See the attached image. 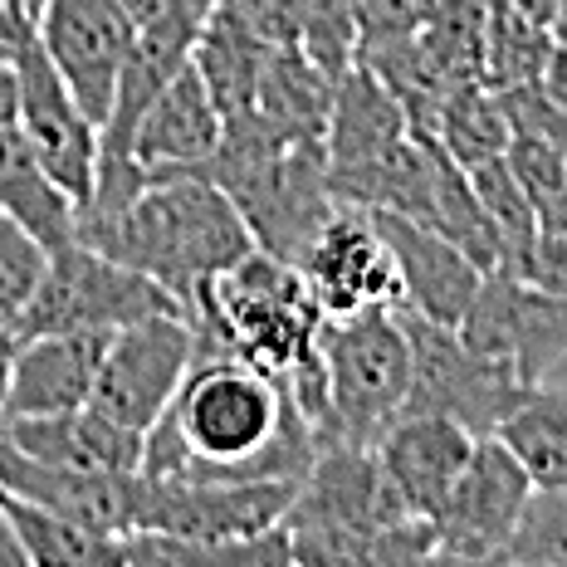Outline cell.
Masks as SVG:
<instances>
[{
  "label": "cell",
  "instance_id": "6da1fadb",
  "mask_svg": "<svg viewBox=\"0 0 567 567\" xmlns=\"http://www.w3.org/2000/svg\"><path fill=\"white\" fill-rule=\"evenodd\" d=\"M318 451L323 445L284 377L240 358H196L167 416L147 431L142 475L172 484H299Z\"/></svg>",
  "mask_w": 567,
  "mask_h": 567
},
{
  "label": "cell",
  "instance_id": "7a4b0ae2",
  "mask_svg": "<svg viewBox=\"0 0 567 567\" xmlns=\"http://www.w3.org/2000/svg\"><path fill=\"white\" fill-rule=\"evenodd\" d=\"M74 240L133 265L182 309L216 275L259 250L235 200L206 176H152L117 216L79 220Z\"/></svg>",
  "mask_w": 567,
  "mask_h": 567
},
{
  "label": "cell",
  "instance_id": "3957f363",
  "mask_svg": "<svg viewBox=\"0 0 567 567\" xmlns=\"http://www.w3.org/2000/svg\"><path fill=\"white\" fill-rule=\"evenodd\" d=\"M196 358H240L259 372L284 377L318 348V313L303 275L279 255L250 250L186 303Z\"/></svg>",
  "mask_w": 567,
  "mask_h": 567
},
{
  "label": "cell",
  "instance_id": "277c9868",
  "mask_svg": "<svg viewBox=\"0 0 567 567\" xmlns=\"http://www.w3.org/2000/svg\"><path fill=\"white\" fill-rule=\"evenodd\" d=\"M318 358L328 377V445L372 451L411 392V338L401 309H368L352 318H323Z\"/></svg>",
  "mask_w": 567,
  "mask_h": 567
},
{
  "label": "cell",
  "instance_id": "5b68a950",
  "mask_svg": "<svg viewBox=\"0 0 567 567\" xmlns=\"http://www.w3.org/2000/svg\"><path fill=\"white\" fill-rule=\"evenodd\" d=\"M157 313H186L162 284L137 275L123 259L93 250L84 240H69L50 250V269L25 309L16 333L40 338V333H123Z\"/></svg>",
  "mask_w": 567,
  "mask_h": 567
},
{
  "label": "cell",
  "instance_id": "8992f818",
  "mask_svg": "<svg viewBox=\"0 0 567 567\" xmlns=\"http://www.w3.org/2000/svg\"><path fill=\"white\" fill-rule=\"evenodd\" d=\"M0 44H6L20 89L16 127L25 133L50 182L74 206H84L93 196V176H99V123L74 103V93L64 89V79L54 74V64L34 40V20L20 16L10 0H0Z\"/></svg>",
  "mask_w": 567,
  "mask_h": 567
},
{
  "label": "cell",
  "instance_id": "52a82bcc",
  "mask_svg": "<svg viewBox=\"0 0 567 567\" xmlns=\"http://www.w3.org/2000/svg\"><path fill=\"white\" fill-rule=\"evenodd\" d=\"M411 338V392L406 411L421 416H451L470 435H494L499 421L518 406V396L528 392L504 362L475 352L460 328H441L431 318H416L401 309Z\"/></svg>",
  "mask_w": 567,
  "mask_h": 567
},
{
  "label": "cell",
  "instance_id": "ba28073f",
  "mask_svg": "<svg viewBox=\"0 0 567 567\" xmlns=\"http://www.w3.org/2000/svg\"><path fill=\"white\" fill-rule=\"evenodd\" d=\"M196 362V333L186 313H157L109 338L89 406L109 421L147 435L167 416Z\"/></svg>",
  "mask_w": 567,
  "mask_h": 567
},
{
  "label": "cell",
  "instance_id": "9c48e42d",
  "mask_svg": "<svg viewBox=\"0 0 567 567\" xmlns=\"http://www.w3.org/2000/svg\"><path fill=\"white\" fill-rule=\"evenodd\" d=\"M460 338L484 358L504 362L524 386L548 382L553 368L567 362V289H548L504 269L484 275Z\"/></svg>",
  "mask_w": 567,
  "mask_h": 567
},
{
  "label": "cell",
  "instance_id": "30bf717a",
  "mask_svg": "<svg viewBox=\"0 0 567 567\" xmlns=\"http://www.w3.org/2000/svg\"><path fill=\"white\" fill-rule=\"evenodd\" d=\"M34 40L74 103L103 127L127 54L137 44V25L123 0H44L34 16Z\"/></svg>",
  "mask_w": 567,
  "mask_h": 567
},
{
  "label": "cell",
  "instance_id": "8fae6325",
  "mask_svg": "<svg viewBox=\"0 0 567 567\" xmlns=\"http://www.w3.org/2000/svg\"><path fill=\"white\" fill-rule=\"evenodd\" d=\"M528 499H534L528 470L509 455V445H504L499 435H480L465 470H460L455 484L445 489L441 509L425 518V524L435 528V538H441L445 548L470 553V558L504 563Z\"/></svg>",
  "mask_w": 567,
  "mask_h": 567
},
{
  "label": "cell",
  "instance_id": "7c38bea8",
  "mask_svg": "<svg viewBox=\"0 0 567 567\" xmlns=\"http://www.w3.org/2000/svg\"><path fill=\"white\" fill-rule=\"evenodd\" d=\"M293 269L309 284L323 318H352V313L396 309L401 303L392 250H386L382 230H377V220L368 210L333 206V216L303 245Z\"/></svg>",
  "mask_w": 567,
  "mask_h": 567
},
{
  "label": "cell",
  "instance_id": "4fadbf2b",
  "mask_svg": "<svg viewBox=\"0 0 567 567\" xmlns=\"http://www.w3.org/2000/svg\"><path fill=\"white\" fill-rule=\"evenodd\" d=\"M299 484L293 480H250V484H172L142 475L137 534L176 538H259L284 528Z\"/></svg>",
  "mask_w": 567,
  "mask_h": 567
},
{
  "label": "cell",
  "instance_id": "5bb4252c",
  "mask_svg": "<svg viewBox=\"0 0 567 567\" xmlns=\"http://www.w3.org/2000/svg\"><path fill=\"white\" fill-rule=\"evenodd\" d=\"M406 504L396 499L377 451L328 445L318 451L309 475L299 480L284 528H348V534H386L406 524Z\"/></svg>",
  "mask_w": 567,
  "mask_h": 567
},
{
  "label": "cell",
  "instance_id": "9a60e30c",
  "mask_svg": "<svg viewBox=\"0 0 567 567\" xmlns=\"http://www.w3.org/2000/svg\"><path fill=\"white\" fill-rule=\"evenodd\" d=\"M220 137H226V113L216 109L206 79L186 59L142 113L133 133V167L142 172V182H152V176H196L216 157Z\"/></svg>",
  "mask_w": 567,
  "mask_h": 567
},
{
  "label": "cell",
  "instance_id": "2e32d148",
  "mask_svg": "<svg viewBox=\"0 0 567 567\" xmlns=\"http://www.w3.org/2000/svg\"><path fill=\"white\" fill-rule=\"evenodd\" d=\"M0 489L30 499L40 509H54L99 534H137L142 509V470L137 475H93V470H59L44 460L20 455L16 445L0 435Z\"/></svg>",
  "mask_w": 567,
  "mask_h": 567
},
{
  "label": "cell",
  "instance_id": "e0dca14e",
  "mask_svg": "<svg viewBox=\"0 0 567 567\" xmlns=\"http://www.w3.org/2000/svg\"><path fill=\"white\" fill-rule=\"evenodd\" d=\"M372 220L396 265V284H401L396 309L431 318L441 328L465 323L470 303H475V293L484 284L475 259H465L445 235H435L431 226H416V220H401V216H372Z\"/></svg>",
  "mask_w": 567,
  "mask_h": 567
},
{
  "label": "cell",
  "instance_id": "ac0fdd59",
  "mask_svg": "<svg viewBox=\"0 0 567 567\" xmlns=\"http://www.w3.org/2000/svg\"><path fill=\"white\" fill-rule=\"evenodd\" d=\"M475 441L480 435H470L465 425L451 421V416L401 411L372 451H377V460H382L396 499L406 504V514L411 518H431L435 509H441L445 489L455 484V475L465 470Z\"/></svg>",
  "mask_w": 567,
  "mask_h": 567
},
{
  "label": "cell",
  "instance_id": "d6986e66",
  "mask_svg": "<svg viewBox=\"0 0 567 567\" xmlns=\"http://www.w3.org/2000/svg\"><path fill=\"white\" fill-rule=\"evenodd\" d=\"M109 338L113 333H40V338H20L16 368H10L6 421L59 416V411L89 406Z\"/></svg>",
  "mask_w": 567,
  "mask_h": 567
},
{
  "label": "cell",
  "instance_id": "ffe728a7",
  "mask_svg": "<svg viewBox=\"0 0 567 567\" xmlns=\"http://www.w3.org/2000/svg\"><path fill=\"white\" fill-rule=\"evenodd\" d=\"M0 435L30 460H44L59 470H93V475H137L142 451H147V435L109 421L93 406L0 421Z\"/></svg>",
  "mask_w": 567,
  "mask_h": 567
},
{
  "label": "cell",
  "instance_id": "44dd1931",
  "mask_svg": "<svg viewBox=\"0 0 567 567\" xmlns=\"http://www.w3.org/2000/svg\"><path fill=\"white\" fill-rule=\"evenodd\" d=\"M406 133H411L406 109L372 69L352 64L333 84V109H328V127H323L328 172L368 167V162L386 157Z\"/></svg>",
  "mask_w": 567,
  "mask_h": 567
},
{
  "label": "cell",
  "instance_id": "7402d4cb",
  "mask_svg": "<svg viewBox=\"0 0 567 567\" xmlns=\"http://www.w3.org/2000/svg\"><path fill=\"white\" fill-rule=\"evenodd\" d=\"M0 216L20 220L44 250L69 245L79 226V206L50 182L16 123L0 127Z\"/></svg>",
  "mask_w": 567,
  "mask_h": 567
},
{
  "label": "cell",
  "instance_id": "603a6c76",
  "mask_svg": "<svg viewBox=\"0 0 567 567\" xmlns=\"http://www.w3.org/2000/svg\"><path fill=\"white\" fill-rule=\"evenodd\" d=\"M192 64L196 74L206 79L210 99L216 109L230 117H245L255 113V99H259V79H265V64H269V44L255 40L240 20H230L226 10L210 6L206 25L196 34V50H192Z\"/></svg>",
  "mask_w": 567,
  "mask_h": 567
},
{
  "label": "cell",
  "instance_id": "cb8c5ba5",
  "mask_svg": "<svg viewBox=\"0 0 567 567\" xmlns=\"http://www.w3.org/2000/svg\"><path fill=\"white\" fill-rule=\"evenodd\" d=\"M494 435L528 470L534 489H567V377L528 386Z\"/></svg>",
  "mask_w": 567,
  "mask_h": 567
},
{
  "label": "cell",
  "instance_id": "d4e9b609",
  "mask_svg": "<svg viewBox=\"0 0 567 567\" xmlns=\"http://www.w3.org/2000/svg\"><path fill=\"white\" fill-rule=\"evenodd\" d=\"M0 509L16 528L30 567H127V538L84 528L74 518L40 509L30 499H16L6 489H0Z\"/></svg>",
  "mask_w": 567,
  "mask_h": 567
},
{
  "label": "cell",
  "instance_id": "484cf974",
  "mask_svg": "<svg viewBox=\"0 0 567 567\" xmlns=\"http://www.w3.org/2000/svg\"><path fill=\"white\" fill-rule=\"evenodd\" d=\"M425 226L435 235H445L465 259H475L480 275H499L504 269L499 230L484 216L475 182H470V172L435 137H431V210H425Z\"/></svg>",
  "mask_w": 567,
  "mask_h": 567
},
{
  "label": "cell",
  "instance_id": "4316f807",
  "mask_svg": "<svg viewBox=\"0 0 567 567\" xmlns=\"http://www.w3.org/2000/svg\"><path fill=\"white\" fill-rule=\"evenodd\" d=\"M333 84L338 79H328L303 50H269L255 113L289 137L323 142L328 109H333Z\"/></svg>",
  "mask_w": 567,
  "mask_h": 567
},
{
  "label": "cell",
  "instance_id": "83f0119b",
  "mask_svg": "<svg viewBox=\"0 0 567 567\" xmlns=\"http://www.w3.org/2000/svg\"><path fill=\"white\" fill-rule=\"evenodd\" d=\"M127 567H289V528L259 538L127 534Z\"/></svg>",
  "mask_w": 567,
  "mask_h": 567
},
{
  "label": "cell",
  "instance_id": "f1b7e54d",
  "mask_svg": "<svg viewBox=\"0 0 567 567\" xmlns=\"http://www.w3.org/2000/svg\"><path fill=\"white\" fill-rule=\"evenodd\" d=\"M431 137L451 152L460 167H480V162L504 157L514 127H509V113H504L499 93L475 79V84H460V89L445 93Z\"/></svg>",
  "mask_w": 567,
  "mask_h": 567
},
{
  "label": "cell",
  "instance_id": "f546056e",
  "mask_svg": "<svg viewBox=\"0 0 567 567\" xmlns=\"http://www.w3.org/2000/svg\"><path fill=\"white\" fill-rule=\"evenodd\" d=\"M553 54V30L514 10L509 0H489V25H484V84L494 93L543 84V69Z\"/></svg>",
  "mask_w": 567,
  "mask_h": 567
},
{
  "label": "cell",
  "instance_id": "4dcf8cb0",
  "mask_svg": "<svg viewBox=\"0 0 567 567\" xmlns=\"http://www.w3.org/2000/svg\"><path fill=\"white\" fill-rule=\"evenodd\" d=\"M470 182H475V196L489 216V226L499 230V250H504V275H528L538 255V240H543V226H538V206L528 200V192L518 186V176L509 172V162L494 157V162H480V167H465Z\"/></svg>",
  "mask_w": 567,
  "mask_h": 567
},
{
  "label": "cell",
  "instance_id": "1f68e13d",
  "mask_svg": "<svg viewBox=\"0 0 567 567\" xmlns=\"http://www.w3.org/2000/svg\"><path fill=\"white\" fill-rule=\"evenodd\" d=\"M484 25H489V0H435L421 30V54L445 79V89L475 79L484 84Z\"/></svg>",
  "mask_w": 567,
  "mask_h": 567
},
{
  "label": "cell",
  "instance_id": "d6a6232c",
  "mask_svg": "<svg viewBox=\"0 0 567 567\" xmlns=\"http://www.w3.org/2000/svg\"><path fill=\"white\" fill-rule=\"evenodd\" d=\"M44 269H50V250L20 220L0 216V328H20L44 284Z\"/></svg>",
  "mask_w": 567,
  "mask_h": 567
},
{
  "label": "cell",
  "instance_id": "836d02e7",
  "mask_svg": "<svg viewBox=\"0 0 567 567\" xmlns=\"http://www.w3.org/2000/svg\"><path fill=\"white\" fill-rule=\"evenodd\" d=\"M299 50L309 54L328 79L348 74V69L358 64V16H352V0H303Z\"/></svg>",
  "mask_w": 567,
  "mask_h": 567
},
{
  "label": "cell",
  "instance_id": "e575fe53",
  "mask_svg": "<svg viewBox=\"0 0 567 567\" xmlns=\"http://www.w3.org/2000/svg\"><path fill=\"white\" fill-rule=\"evenodd\" d=\"M504 563H567V489H534Z\"/></svg>",
  "mask_w": 567,
  "mask_h": 567
},
{
  "label": "cell",
  "instance_id": "d590c367",
  "mask_svg": "<svg viewBox=\"0 0 567 567\" xmlns=\"http://www.w3.org/2000/svg\"><path fill=\"white\" fill-rule=\"evenodd\" d=\"M435 0H352V16H358V54L386 50V44L416 40L431 20Z\"/></svg>",
  "mask_w": 567,
  "mask_h": 567
},
{
  "label": "cell",
  "instance_id": "8d00e7d4",
  "mask_svg": "<svg viewBox=\"0 0 567 567\" xmlns=\"http://www.w3.org/2000/svg\"><path fill=\"white\" fill-rule=\"evenodd\" d=\"M504 162H509V172L518 176V186L528 192L534 206H543V200L567 182V147H558V142H548V137L514 133L509 147H504Z\"/></svg>",
  "mask_w": 567,
  "mask_h": 567
},
{
  "label": "cell",
  "instance_id": "74e56055",
  "mask_svg": "<svg viewBox=\"0 0 567 567\" xmlns=\"http://www.w3.org/2000/svg\"><path fill=\"white\" fill-rule=\"evenodd\" d=\"M216 10H226L230 20H240L255 40H265L269 50H299V10L303 0H216Z\"/></svg>",
  "mask_w": 567,
  "mask_h": 567
},
{
  "label": "cell",
  "instance_id": "f35d334b",
  "mask_svg": "<svg viewBox=\"0 0 567 567\" xmlns=\"http://www.w3.org/2000/svg\"><path fill=\"white\" fill-rule=\"evenodd\" d=\"M524 279L548 284V289H567V235H543Z\"/></svg>",
  "mask_w": 567,
  "mask_h": 567
},
{
  "label": "cell",
  "instance_id": "ab89813d",
  "mask_svg": "<svg viewBox=\"0 0 567 567\" xmlns=\"http://www.w3.org/2000/svg\"><path fill=\"white\" fill-rule=\"evenodd\" d=\"M543 89H548V99L558 109H567V44H553L548 69H543Z\"/></svg>",
  "mask_w": 567,
  "mask_h": 567
},
{
  "label": "cell",
  "instance_id": "60d3db41",
  "mask_svg": "<svg viewBox=\"0 0 567 567\" xmlns=\"http://www.w3.org/2000/svg\"><path fill=\"white\" fill-rule=\"evenodd\" d=\"M182 6H196V0H123V10L133 16V25H152V20L172 16V10Z\"/></svg>",
  "mask_w": 567,
  "mask_h": 567
},
{
  "label": "cell",
  "instance_id": "b9f144b4",
  "mask_svg": "<svg viewBox=\"0 0 567 567\" xmlns=\"http://www.w3.org/2000/svg\"><path fill=\"white\" fill-rule=\"evenodd\" d=\"M538 226L543 235H567V182L538 206Z\"/></svg>",
  "mask_w": 567,
  "mask_h": 567
},
{
  "label": "cell",
  "instance_id": "7bdbcfd3",
  "mask_svg": "<svg viewBox=\"0 0 567 567\" xmlns=\"http://www.w3.org/2000/svg\"><path fill=\"white\" fill-rule=\"evenodd\" d=\"M20 333L16 328H0V421H6V396H10V368H16Z\"/></svg>",
  "mask_w": 567,
  "mask_h": 567
},
{
  "label": "cell",
  "instance_id": "ee69618b",
  "mask_svg": "<svg viewBox=\"0 0 567 567\" xmlns=\"http://www.w3.org/2000/svg\"><path fill=\"white\" fill-rule=\"evenodd\" d=\"M20 113V89H16V69H10V59H0V127L16 123Z\"/></svg>",
  "mask_w": 567,
  "mask_h": 567
},
{
  "label": "cell",
  "instance_id": "f6af8a7d",
  "mask_svg": "<svg viewBox=\"0 0 567 567\" xmlns=\"http://www.w3.org/2000/svg\"><path fill=\"white\" fill-rule=\"evenodd\" d=\"M514 10H524L528 20H538V25H553V16H558V0H509Z\"/></svg>",
  "mask_w": 567,
  "mask_h": 567
},
{
  "label": "cell",
  "instance_id": "bcb514c9",
  "mask_svg": "<svg viewBox=\"0 0 567 567\" xmlns=\"http://www.w3.org/2000/svg\"><path fill=\"white\" fill-rule=\"evenodd\" d=\"M553 44H567V0H563V6H558V16H553Z\"/></svg>",
  "mask_w": 567,
  "mask_h": 567
},
{
  "label": "cell",
  "instance_id": "7dc6e473",
  "mask_svg": "<svg viewBox=\"0 0 567 567\" xmlns=\"http://www.w3.org/2000/svg\"><path fill=\"white\" fill-rule=\"evenodd\" d=\"M504 567H567V563H504Z\"/></svg>",
  "mask_w": 567,
  "mask_h": 567
},
{
  "label": "cell",
  "instance_id": "c3c4849f",
  "mask_svg": "<svg viewBox=\"0 0 567 567\" xmlns=\"http://www.w3.org/2000/svg\"><path fill=\"white\" fill-rule=\"evenodd\" d=\"M0 59H6V44H0Z\"/></svg>",
  "mask_w": 567,
  "mask_h": 567
},
{
  "label": "cell",
  "instance_id": "681fc988",
  "mask_svg": "<svg viewBox=\"0 0 567 567\" xmlns=\"http://www.w3.org/2000/svg\"><path fill=\"white\" fill-rule=\"evenodd\" d=\"M558 6H563V0H558Z\"/></svg>",
  "mask_w": 567,
  "mask_h": 567
}]
</instances>
